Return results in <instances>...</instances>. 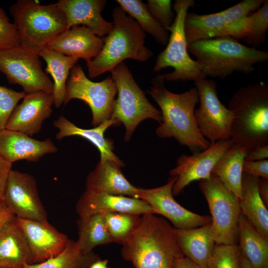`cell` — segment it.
Wrapping results in <instances>:
<instances>
[{
  "instance_id": "cell-1",
  "label": "cell",
  "mask_w": 268,
  "mask_h": 268,
  "mask_svg": "<svg viewBox=\"0 0 268 268\" xmlns=\"http://www.w3.org/2000/svg\"><path fill=\"white\" fill-rule=\"evenodd\" d=\"M164 81L162 74L157 75L147 90L161 109L162 122L156 130L157 135L175 138L193 153L206 149L210 143L200 133L194 115L199 101L197 88L174 93L165 87Z\"/></svg>"
},
{
  "instance_id": "cell-2",
  "label": "cell",
  "mask_w": 268,
  "mask_h": 268,
  "mask_svg": "<svg viewBox=\"0 0 268 268\" xmlns=\"http://www.w3.org/2000/svg\"><path fill=\"white\" fill-rule=\"evenodd\" d=\"M121 244L123 258L134 268H172L175 261L184 256L174 227L152 213L141 215L134 230Z\"/></svg>"
},
{
  "instance_id": "cell-3",
  "label": "cell",
  "mask_w": 268,
  "mask_h": 268,
  "mask_svg": "<svg viewBox=\"0 0 268 268\" xmlns=\"http://www.w3.org/2000/svg\"><path fill=\"white\" fill-rule=\"evenodd\" d=\"M233 114L231 139L247 152L268 145V86L263 82L241 87L229 101Z\"/></svg>"
},
{
  "instance_id": "cell-4",
  "label": "cell",
  "mask_w": 268,
  "mask_h": 268,
  "mask_svg": "<svg viewBox=\"0 0 268 268\" xmlns=\"http://www.w3.org/2000/svg\"><path fill=\"white\" fill-rule=\"evenodd\" d=\"M113 27L104 38L99 54L86 63L89 77L110 71L126 59L146 62L153 55L144 45L146 35L136 21L119 6L112 11Z\"/></svg>"
},
{
  "instance_id": "cell-5",
  "label": "cell",
  "mask_w": 268,
  "mask_h": 268,
  "mask_svg": "<svg viewBox=\"0 0 268 268\" xmlns=\"http://www.w3.org/2000/svg\"><path fill=\"white\" fill-rule=\"evenodd\" d=\"M188 50L196 58L206 77L221 79L234 72L250 73L255 65L268 60L267 52L243 45L229 36L189 44Z\"/></svg>"
},
{
  "instance_id": "cell-6",
  "label": "cell",
  "mask_w": 268,
  "mask_h": 268,
  "mask_svg": "<svg viewBox=\"0 0 268 268\" xmlns=\"http://www.w3.org/2000/svg\"><path fill=\"white\" fill-rule=\"evenodd\" d=\"M9 10L20 46L37 54L53 38L67 29L66 16L56 2L41 4L34 0H18Z\"/></svg>"
},
{
  "instance_id": "cell-7",
  "label": "cell",
  "mask_w": 268,
  "mask_h": 268,
  "mask_svg": "<svg viewBox=\"0 0 268 268\" xmlns=\"http://www.w3.org/2000/svg\"><path fill=\"white\" fill-rule=\"evenodd\" d=\"M266 0H243L221 11L206 14L187 12L184 29L187 44L229 36L242 39L250 32L248 16Z\"/></svg>"
},
{
  "instance_id": "cell-8",
  "label": "cell",
  "mask_w": 268,
  "mask_h": 268,
  "mask_svg": "<svg viewBox=\"0 0 268 268\" xmlns=\"http://www.w3.org/2000/svg\"><path fill=\"white\" fill-rule=\"evenodd\" d=\"M194 0H176L173 5L175 13L172 25L166 28L170 32L166 48L157 56L153 71L158 72L172 67L173 71L162 74L165 80L184 81L206 78L196 61L189 55L185 29V19L188 9L194 6Z\"/></svg>"
},
{
  "instance_id": "cell-9",
  "label": "cell",
  "mask_w": 268,
  "mask_h": 268,
  "mask_svg": "<svg viewBox=\"0 0 268 268\" xmlns=\"http://www.w3.org/2000/svg\"><path fill=\"white\" fill-rule=\"evenodd\" d=\"M110 72L118 94L113 103L111 118L124 124L125 140L130 139L136 127L145 119H152L160 124L161 111L149 101L126 64H119Z\"/></svg>"
},
{
  "instance_id": "cell-10",
  "label": "cell",
  "mask_w": 268,
  "mask_h": 268,
  "mask_svg": "<svg viewBox=\"0 0 268 268\" xmlns=\"http://www.w3.org/2000/svg\"><path fill=\"white\" fill-rule=\"evenodd\" d=\"M199 185L211 215L215 244H237L241 214L239 199L212 174L208 178L200 180Z\"/></svg>"
},
{
  "instance_id": "cell-11",
  "label": "cell",
  "mask_w": 268,
  "mask_h": 268,
  "mask_svg": "<svg viewBox=\"0 0 268 268\" xmlns=\"http://www.w3.org/2000/svg\"><path fill=\"white\" fill-rule=\"evenodd\" d=\"M66 105L73 99L84 102L92 114L91 124L97 126L111 119L115 97L117 93L115 83L108 76L100 82L89 79L79 65L71 68L67 82Z\"/></svg>"
},
{
  "instance_id": "cell-12",
  "label": "cell",
  "mask_w": 268,
  "mask_h": 268,
  "mask_svg": "<svg viewBox=\"0 0 268 268\" xmlns=\"http://www.w3.org/2000/svg\"><path fill=\"white\" fill-rule=\"evenodd\" d=\"M200 103L194 115L201 134L210 143L231 139L232 112L221 103L216 92V83L211 79L195 81Z\"/></svg>"
},
{
  "instance_id": "cell-13",
  "label": "cell",
  "mask_w": 268,
  "mask_h": 268,
  "mask_svg": "<svg viewBox=\"0 0 268 268\" xmlns=\"http://www.w3.org/2000/svg\"><path fill=\"white\" fill-rule=\"evenodd\" d=\"M0 71L25 93H53V81L43 70L38 55L21 46L0 51Z\"/></svg>"
},
{
  "instance_id": "cell-14",
  "label": "cell",
  "mask_w": 268,
  "mask_h": 268,
  "mask_svg": "<svg viewBox=\"0 0 268 268\" xmlns=\"http://www.w3.org/2000/svg\"><path fill=\"white\" fill-rule=\"evenodd\" d=\"M3 201L16 218L47 221L36 180L32 175L11 169L6 183Z\"/></svg>"
},
{
  "instance_id": "cell-15",
  "label": "cell",
  "mask_w": 268,
  "mask_h": 268,
  "mask_svg": "<svg viewBox=\"0 0 268 268\" xmlns=\"http://www.w3.org/2000/svg\"><path fill=\"white\" fill-rule=\"evenodd\" d=\"M177 176L168 179L165 185L153 189H138L137 198L148 203L156 214H161L169 219L174 228L190 229L204 226L211 222V217L193 212L177 202L172 193Z\"/></svg>"
},
{
  "instance_id": "cell-16",
  "label": "cell",
  "mask_w": 268,
  "mask_h": 268,
  "mask_svg": "<svg viewBox=\"0 0 268 268\" xmlns=\"http://www.w3.org/2000/svg\"><path fill=\"white\" fill-rule=\"evenodd\" d=\"M233 144L231 139L218 140L211 143L205 150L193 153L190 156L183 154L178 157L176 167L169 173L171 176H177L172 187L173 195L180 194L194 181L208 178L221 156Z\"/></svg>"
},
{
  "instance_id": "cell-17",
  "label": "cell",
  "mask_w": 268,
  "mask_h": 268,
  "mask_svg": "<svg viewBox=\"0 0 268 268\" xmlns=\"http://www.w3.org/2000/svg\"><path fill=\"white\" fill-rule=\"evenodd\" d=\"M16 220L28 244L32 264L41 263L57 256L70 241L47 221L18 218Z\"/></svg>"
},
{
  "instance_id": "cell-18",
  "label": "cell",
  "mask_w": 268,
  "mask_h": 268,
  "mask_svg": "<svg viewBox=\"0 0 268 268\" xmlns=\"http://www.w3.org/2000/svg\"><path fill=\"white\" fill-rule=\"evenodd\" d=\"M53 105L52 93L44 91L26 93L13 110L5 129L32 136L39 133L44 122L50 117Z\"/></svg>"
},
{
  "instance_id": "cell-19",
  "label": "cell",
  "mask_w": 268,
  "mask_h": 268,
  "mask_svg": "<svg viewBox=\"0 0 268 268\" xmlns=\"http://www.w3.org/2000/svg\"><path fill=\"white\" fill-rule=\"evenodd\" d=\"M76 210L79 217L109 212H126L139 215L152 213L156 214L152 207L142 200L86 190L79 199Z\"/></svg>"
},
{
  "instance_id": "cell-20",
  "label": "cell",
  "mask_w": 268,
  "mask_h": 268,
  "mask_svg": "<svg viewBox=\"0 0 268 268\" xmlns=\"http://www.w3.org/2000/svg\"><path fill=\"white\" fill-rule=\"evenodd\" d=\"M57 151L49 138L39 140L20 132L0 131V156L10 163L21 160L37 162L45 155Z\"/></svg>"
},
{
  "instance_id": "cell-21",
  "label": "cell",
  "mask_w": 268,
  "mask_h": 268,
  "mask_svg": "<svg viewBox=\"0 0 268 268\" xmlns=\"http://www.w3.org/2000/svg\"><path fill=\"white\" fill-rule=\"evenodd\" d=\"M103 44L104 38L95 35L88 28L74 25L53 38L45 48L68 57L83 59L87 63L99 54Z\"/></svg>"
},
{
  "instance_id": "cell-22",
  "label": "cell",
  "mask_w": 268,
  "mask_h": 268,
  "mask_svg": "<svg viewBox=\"0 0 268 268\" xmlns=\"http://www.w3.org/2000/svg\"><path fill=\"white\" fill-rule=\"evenodd\" d=\"M56 3L66 16L67 29L81 25L102 37L113 27V22L106 21L101 15L107 3L106 0H59Z\"/></svg>"
},
{
  "instance_id": "cell-23",
  "label": "cell",
  "mask_w": 268,
  "mask_h": 268,
  "mask_svg": "<svg viewBox=\"0 0 268 268\" xmlns=\"http://www.w3.org/2000/svg\"><path fill=\"white\" fill-rule=\"evenodd\" d=\"M120 124L116 119L111 118L93 128L85 129L77 127L63 116H60L53 123V126L59 130L56 135L57 139L61 140L70 136L83 137L91 142L99 150L100 160H110L122 167L124 164L113 152L114 147L113 140L104 136L105 131L109 127Z\"/></svg>"
},
{
  "instance_id": "cell-24",
  "label": "cell",
  "mask_w": 268,
  "mask_h": 268,
  "mask_svg": "<svg viewBox=\"0 0 268 268\" xmlns=\"http://www.w3.org/2000/svg\"><path fill=\"white\" fill-rule=\"evenodd\" d=\"M121 168L111 160H100L86 178V190L137 198L138 188L126 179Z\"/></svg>"
},
{
  "instance_id": "cell-25",
  "label": "cell",
  "mask_w": 268,
  "mask_h": 268,
  "mask_svg": "<svg viewBox=\"0 0 268 268\" xmlns=\"http://www.w3.org/2000/svg\"><path fill=\"white\" fill-rule=\"evenodd\" d=\"M174 232L184 256L201 268H207L215 244L211 222L204 226L190 229L174 227Z\"/></svg>"
},
{
  "instance_id": "cell-26",
  "label": "cell",
  "mask_w": 268,
  "mask_h": 268,
  "mask_svg": "<svg viewBox=\"0 0 268 268\" xmlns=\"http://www.w3.org/2000/svg\"><path fill=\"white\" fill-rule=\"evenodd\" d=\"M25 264H32L31 252L15 218L0 226V267L24 268Z\"/></svg>"
},
{
  "instance_id": "cell-27",
  "label": "cell",
  "mask_w": 268,
  "mask_h": 268,
  "mask_svg": "<svg viewBox=\"0 0 268 268\" xmlns=\"http://www.w3.org/2000/svg\"><path fill=\"white\" fill-rule=\"evenodd\" d=\"M258 178L243 173L239 205L241 213L262 234L268 238V210L259 194Z\"/></svg>"
},
{
  "instance_id": "cell-28",
  "label": "cell",
  "mask_w": 268,
  "mask_h": 268,
  "mask_svg": "<svg viewBox=\"0 0 268 268\" xmlns=\"http://www.w3.org/2000/svg\"><path fill=\"white\" fill-rule=\"evenodd\" d=\"M238 245L241 255L253 268L268 266V238L262 234L242 213L238 223Z\"/></svg>"
},
{
  "instance_id": "cell-29",
  "label": "cell",
  "mask_w": 268,
  "mask_h": 268,
  "mask_svg": "<svg viewBox=\"0 0 268 268\" xmlns=\"http://www.w3.org/2000/svg\"><path fill=\"white\" fill-rule=\"evenodd\" d=\"M38 55L45 61L47 65L45 71L53 79L54 105L59 108L65 101L67 82L70 70L78 59L46 48L42 49Z\"/></svg>"
},
{
  "instance_id": "cell-30",
  "label": "cell",
  "mask_w": 268,
  "mask_h": 268,
  "mask_svg": "<svg viewBox=\"0 0 268 268\" xmlns=\"http://www.w3.org/2000/svg\"><path fill=\"white\" fill-rule=\"evenodd\" d=\"M247 153L234 143L224 152L211 172L239 199L241 197L242 167Z\"/></svg>"
},
{
  "instance_id": "cell-31",
  "label": "cell",
  "mask_w": 268,
  "mask_h": 268,
  "mask_svg": "<svg viewBox=\"0 0 268 268\" xmlns=\"http://www.w3.org/2000/svg\"><path fill=\"white\" fill-rule=\"evenodd\" d=\"M77 225L78 238L76 242L84 254L93 252L98 245L114 242L102 213L79 217Z\"/></svg>"
},
{
  "instance_id": "cell-32",
  "label": "cell",
  "mask_w": 268,
  "mask_h": 268,
  "mask_svg": "<svg viewBox=\"0 0 268 268\" xmlns=\"http://www.w3.org/2000/svg\"><path fill=\"white\" fill-rule=\"evenodd\" d=\"M119 6L134 19L144 32L151 35L162 45L167 44L169 31L160 25L151 15L147 5L140 0H117Z\"/></svg>"
},
{
  "instance_id": "cell-33",
  "label": "cell",
  "mask_w": 268,
  "mask_h": 268,
  "mask_svg": "<svg viewBox=\"0 0 268 268\" xmlns=\"http://www.w3.org/2000/svg\"><path fill=\"white\" fill-rule=\"evenodd\" d=\"M100 259L93 252L83 253L77 242L70 240L64 250L57 256L41 263L25 264L24 268H88Z\"/></svg>"
},
{
  "instance_id": "cell-34",
  "label": "cell",
  "mask_w": 268,
  "mask_h": 268,
  "mask_svg": "<svg viewBox=\"0 0 268 268\" xmlns=\"http://www.w3.org/2000/svg\"><path fill=\"white\" fill-rule=\"evenodd\" d=\"M103 214L113 242L121 244L134 230L141 216V215L126 212H109Z\"/></svg>"
},
{
  "instance_id": "cell-35",
  "label": "cell",
  "mask_w": 268,
  "mask_h": 268,
  "mask_svg": "<svg viewBox=\"0 0 268 268\" xmlns=\"http://www.w3.org/2000/svg\"><path fill=\"white\" fill-rule=\"evenodd\" d=\"M250 29L249 34L241 40L249 47L257 48L265 41L268 29V0L249 16Z\"/></svg>"
},
{
  "instance_id": "cell-36",
  "label": "cell",
  "mask_w": 268,
  "mask_h": 268,
  "mask_svg": "<svg viewBox=\"0 0 268 268\" xmlns=\"http://www.w3.org/2000/svg\"><path fill=\"white\" fill-rule=\"evenodd\" d=\"M207 268H241L238 245L215 244Z\"/></svg>"
},
{
  "instance_id": "cell-37",
  "label": "cell",
  "mask_w": 268,
  "mask_h": 268,
  "mask_svg": "<svg viewBox=\"0 0 268 268\" xmlns=\"http://www.w3.org/2000/svg\"><path fill=\"white\" fill-rule=\"evenodd\" d=\"M26 93L0 85V131L5 128L8 120L18 102Z\"/></svg>"
},
{
  "instance_id": "cell-38",
  "label": "cell",
  "mask_w": 268,
  "mask_h": 268,
  "mask_svg": "<svg viewBox=\"0 0 268 268\" xmlns=\"http://www.w3.org/2000/svg\"><path fill=\"white\" fill-rule=\"evenodd\" d=\"M170 0H148L147 6L152 17L166 30L174 22L175 13Z\"/></svg>"
},
{
  "instance_id": "cell-39",
  "label": "cell",
  "mask_w": 268,
  "mask_h": 268,
  "mask_svg": "<svg viewBox=\"0 0 268 268\" xmlns=\"http://www.w3.org/2000/svg\"><path fill=\"white\" fill-rule=\"evenodd\" d=\"M20 46L18 31L4 9L0 7V51Z\"/></svg>"
},
{
  "instance_id": "cell-40",
  "label": "cell",
  "mask_w": 268,
  "mask_h": 268,
  "mask_svg": "<svg viewBox=\"0 0 268 268\" xmlns=\"http://www.w3.org/2000/svg\"><path fill=\"white\" fill-rule=\"evenodd\" d=\"M242 170L243 173L255 177L268 179V160L253 161L244 160Z\"/></svg>"
},
{
  "instance_id": "cell-41",
  "label": "cell",
  "mask_w": 268,
  "mask_h": 268,
  "mask_svg": "<svg viewBox=\"0 0 268 268\" xmlns=\"http://www.w3.org/2000/svg\"><path fill=\"white\" fill-rule=\"evenodd\" d=\"M12 164L0 156V201L3 200L5 189Z\"/></svg>"
},
{
  "instance_id": "cell-42",
  "label": "cell",
  "mask_w": 268,
  "mask_h": 268,
  "mask_svg": "<svg viewBox=\"0 0 268 268\" xmlns=\"http://www.w3.org/2000/svg\"><path fill=\"white\" fill-rule=\"evenodd\" d=\"M268 158V145L259 146L246 153L245 160L259 161Z\"/></svg>"
},
{
  "instance_id": "cell-43",
  "label": "cell",
  "mask_w": 268,
  "mask_h": 268,
  "mask_svg": "<svg viewBox=\"0 0 268 268\" xmlns=\"http://www.w3.org/2000/svg\"><path fill=\"white\" fill-rule=\"evenodd\" d=\"M16 218L3 200L0 201V224H3Z\"/></svg>"
},
{
  "instance_id": "cell-44",
  "label": "cell",
  "mask_w": 268,
  "mask_h": 268,
  "mask_svg": "<svg viewBox=\"0 0 268 268\" xmlns=\"http://www.w3.org/2000/svg\"><path fill=\"white\" fill-rule=\"evenodd\" d=\"M258 190L261 199L265 205H268V179L265 178H258Z\"/></svg>"
},
{
  "instance_id": "cell-45",
  "label": "cell",
  "mask_w": 268,
  "mask_h": 268,
  "mask_svg": "<svg viewBox=\"0 0 268 268\" xmlns=\"http://www.w3.org/2000/svg\"><path fill=\"white\" fill-rule=\"evenodd\" d=\"M172 268H201L200 266L184 256L177 259Z\"/></svg>"
},
{
  "instance_id": "cell-46",
  "label": "cell",
  "mask_w": 268,
  "mask_h": 268,
  "mask_svg": "<svg viewBox=\"0 0 268 268\" xmlns=\"http://www.w3.org/2000/svg\"><path fill=\"white\" fill-rule=\"evenodd\" d=\"M88 268H110L108 267V261L106 259H98L92 263Z\"/></svg>"
},
{
  "instance_id": "cell-47",
  "label": "cell",
  "mask_w": 268,
  "mask_h": 268,
  "mask_svg": "<svg viewBox=\"0 0 268 268\" xmlns=\"http://www.w3.org/2000/svg\"><path fill=\"white\" fill-rule=\"evenodd\" d=\"M241 268H253L249 261L241 254Z\"/></svg>"
},
{
  "instance_id": "cell-48",
  "label": "cell",
  "mask_w": 268,
  "mask_h": 268,
  "mask_svg": "<svg viewBox=\"0 0 268 268\" xmlns=\"http://www.w3.org/2000/svg\"><path fill=\"white\" fill-rule=\"evenodd\" d=\"M263 268H268V266L265 267H264Z\"/></svg>"
},
{
  "instance_id": "cell-49",
  "label": "cell",
  "mask_w": 268,
  "mask_h": 268,
  "mask_svg": "<svg viewBox=\"0 0 268 268\" xmlns=\"http://www.w3.org/2000/svg\"><path fill=\"white\" fill-rule=\"evenodd\" d=\"M1 225H2V224H0V226Z\"/></svg>"
},
{
  "instance_id": "cell-50",
  "label": "cell",
  "mask_w": 268,
  "mask_h": 268,
  "mask_svg": "<svg viewBox=\"0 0 268 268\" xmlns=\"http://www.w3.org/2000/svg\"></svg>"
}]
</instances>
